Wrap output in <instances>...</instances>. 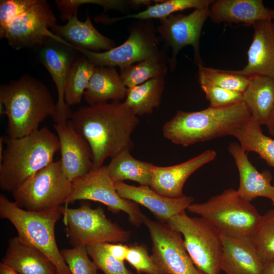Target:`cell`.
Instances as JSON below:
<instances>
[{
  "label": "cell",
  "mask_w": 274,
  "mask_h": 274,
  "mask_svg": "<svg viewBox=\"0 0 274 274\" xmlns=\"http://www.w3.org/2000/svg\"><path fill=\"white\" fill-rule=\"evenodd\" d=\"M80 200L100 202L113 213L124 212L128 215L129 222L136 227L143 223L145 215L138 204L119 196L107 165L93 168L85 176L72 182L66 204Z\"/></svg>",
  "instance_id": "11"
},
{
  "label": "cell",
  "mask_w": 274,
  "mask_h": 274,
  "mask_svg": "<svg viewBox=\"0 0 274 274\" xmlns=\"http://www.w3.org/2000/svg\"><path fill=\"white\" fill-rule=\"evenodd\" d=\"M252 43L247 52L248 62L235 73L252 77L256 76L274 77V23L262 20L253 25Z\"/></svg>",
  "instance_id": "19"
},
{
  "label": "cell",
  "mask_w": 274,
  "mask_h": 274,
  "mask_svg": "<svg viewBox=\"0 0 274 274\" xmlns=\"http://www.w3.org/2000/svg\"><path fill=\"white\" fill-rule=\"evenodd\" d=\"M127 88L115 67L95 66L84 97L89 105L120 101L125 98Z\"/></svg>",
  "instance_id": "26"
},
{
  "label": "cell",
  "mask_w": 274,
  "mask_h": 274,
  "mask_svg": "<svg viewBox=\"0 0 274 274\" xmlns=\"http://www.w3.org/2000/svg\"><path fill=\"white\" fill-rule=\"evenodd\" d=\"M262 274H274V261L265 264Z\"/></svg>",
  "instance_id": "43"
},
{
  "label": "cell",
  "mask_w": 274,
  "mask_h": 274,
  "mask_svg": "<svg viewBox=\"0 0 274 274\" xmlns=\"http://www.w3.org/2000/svg\"><path fill=\"white\" fill-rule=\"evenodd\" d=\"M2 262L19 274H58L55 265L44 253L17 236L10 238Z\"/></svg>",
  "instance_id": "23"
},
{
  "label": "cell",
  "mask_w": 274,
  "mask_h": 274,
  "mask_svg": "<svg viewBox=\"0 0 274 274\" xmlns=\"http://www.w3.org/2000/svg\"><path fill=\"white\" fill-rule=\"evenodd\" d=\"M221 270L225 274H262L265 264L249 237L233 238L223 233Z\"/></svg>",
  "instance_id": "22"
},
{
  "label": "cell",
  "mask_w": 274,
  "mask_h": 274,
  "mask_svg": "<svg viewBox=\"0 0 274 274\" xmlns=\"http://www.w3.org/2000/svg\"><path fill=\"white\" fill-rule=\"evenodd\" d=\"M166 223L183 236L187 251L204 274H219L223 258V233L202 217H190L183 212Z\"/></svg>",
  "instance_id": "7"
},
{
  "label": "cell",
  "mask_w": 274,
  "mask_h": 274,
  "mask_svg": "<svg viewBox=\"0 0 274 274\" xmlns=\"http://www.w3.org/2000/svg\"><path fill=\"white\" fill-rule=\"evenodd\" d=\"M60 253L72 274H98V269L89 259L86 246L63 249Z\"/></svg>",
  "instance_id": "36"
},
{
  "label": "cell",
  "mask_w": 274,
  "mask_h": 274,
  "mask_svg": "<svg viewBox=\"0 0 274 274\" xmlns=\"http://www.w3.org/2000/svg\"><path fill=\"white\" fill-rule=\"evenodd\" d=\"M89 256L98 269L105 274H134L128 270L123 262L111 255L103 244H94L86 246Z\"/></svg>",
  "instance_id": "35"
},
{
  "label": "cell",
  "mask_w": 274,
  "mask_h": 274,
  "mask_svg": "<svg viewBox=\"0 0 274 274\" xmlns=\"http://www.w3.org/2000/svg\"><path fill=\"white\" fill-rule=\"evenodd\" d=\"M61 216L60 207L41 212L29 211L0 194V217L13 225L17 236L44 253L55 265L58 274H72L55 236V224Z\"/></svg>",
  "instance_id": "5"
},
{
  "label": "cell",
  "mask_w": 274,
  "mask_h": 274,
  "mask_svg": "<svg viewBox=\"0 0 274 274\" xmlns=\"http://www.w3.org/2000/svg\"><path fill=\"white\" fill-rule=\"evenodd\" d=\"M164 88L165 81L163 78L151 79L127 88L123 104L136 116L150 114L159 107Z\"/></svg>",
  "instance_id": "28"
},
{
  "label": "cell",
  "mask_w": 274,
  "mask_h": 274,
  "mask_svg": "<svg viewBox=\"0 0 274 274\" xmlns=\"http://www.w3.org/2000/svg\"><path fill=\"white\" fill-rule=\"evenodd\" d=\"M106 250L119 261L124 262L129 247L122 243H104Z\"/></svg>",
  "instance_id": "41"
},
{
  "label": "cell",
  "mask_w": 274,
  "mask_h": 274,
  "mask_svg": "<svg viewBox=\"0 0 274 274\" xmlns=\"http://www.w3.org/2000/svg\"><path fill=\"white\" fill-rule=\"evenodd\" d=\"M209 17V8L195 9L188 15L173 14L160 20L157 31L172 49L169 67H176L177 56L183 47L191 45L194 49L197 65L202 64L199 52V40L203 25Z\"/></svg>",
  "instance_id": "14"
},
{
  "label": "cell",
  "mask_w": 274,
  "mask_h": 274,
  "mask_svg": "<svg viewBox=\"0 0 274 274\" xmlns=\"http://www.w3.org/2000/svg\"><path fill=\"white\" fill-rule=\"evenodd\" d=\"M261 125L252 117L235 129L232 136L246 152H253L274 168V139L264 134Z\"/></svg>",
  "instance_id": "29"
},
{
  "label": "cell",
  "mask_w": 274,
  "mask_h": 274,
  "mask_svg": "<svg viewBox=\"0 0 274 274\" xmlns=\"http://www.w3.org/2000/svg\"><path fill=\"white\" fill-rule=\"evenodd\" d=\"M125 261L136 271L146 274H161L158 268L143 245H135L129 247Z\"/></svg>",
  "instance_id": "39"
},
{
  "label": "cell",
  "mask_w": 274,
  "mask_h": 274,
  "mask_svg": "<svg viewBox=\"0 0 274 274\" xmlns=\"http://www.w3.org/2000/svg\"><path fill=\"white\" fill-rule=\"evenodd\" d=\"M197 66L200 86H215L243 93L250 80V77L235 73L233 71L217 70L203 64Z\"/></svg>",
  "instance_id": "33"
},
{
  "label": "cell",
  "mask_w": 274,
  "mask_h": 274,
  "mask_svg": "<svg viewBox=\"0 0 274 274\" xmlns=\"http://www.w3.org/2000/svg\"><path fill=\"white\" fill-rule=\"evenodd\" d=\"M215 23H242L253 26L256 22L274 20V10L261 0H217L209 7V17Z\"/></svg>",
  "instance_id": "21"
},
{
  "label": "cell",
  "mask_w": 274,
  "mask_h": 274,
  "mask_svg": "<svg viewBox=\"0 0 274 274\" xmlns=\"http://www.w3.org/2000/svg\"><path fill=\"white\" fill-rule=\"evenodd\" d=\"M71 182L65 175L60 160L37 172L13 191L15 203L31 212L57 208L67 202Z\"/></svg>",
  "instance_id": "8"
},
{
  "label": "cell",
  "mask_w": 274,
  "mask_h": 274,
  "mask_svg": "<svg viewBox=\"0 0 274 274\" xmlns=\"http://www.w3.org/2000/svg\"><path fill=\"white\" fill-rule=\"evenodd\" d=\"M154 165L134 158L129 150H124L111 158L107 165L111 178L114 182L131 180L140 185H150Z\"/></svg>",
  "instance_id": "27"
},
{
  "label": "cell",
  "mask_w": 274,
  "mask_h": 274,
  "mask_svg": "<svg viewBox=\"0 0 274 274\" xmlns=\"http://www.w3.org/2000/svg\"><path fill=\"white\" fill-rule=\"evenodd\" d=\"M250 239L265 264L274 261V209L268 211Z\"/></svg>",
  "instance_id": "34"
},
{
  "label": "cell",
  "mask_w": 274,
  "mask_h": 274,
  "mask_svg": "<svg viewBox=\"0 0 274 274\" xmlns=\"http://www.w3.org/2000/svg\"><path fill=\"white\" fill-rule=\"evenodd\" d=\"M95 68L84 55L76 57L70 70L64 91V100L68 106L81 102Z\"/></svg>",
  "instance_id": "31"
},
{
  "label": "cell",
  "mask_w": 274,
  "mask_h": 274,
  "mask_svg": "<svg viewBox=\"0 0 274 274\" xmlns=\"http://www.w3.org/2000/svg\"><path fill=\"white\" fill-rule=\"evenodd\" d=\"M56 7L61 12L60 17L63 20H67L69 18L77 13L78 8L83 4H93L102 6L106 10L122 9L127 6H132V1L113 0H56Z\"/></svg>",
  "instance_id": "37"
},
{
  "label": "cell",
  "mask_w": 274,
  "mask_h": 274,
  "mask_svg": "<svg viewBox=\"0 0 274 274\" xmlns=\"http://www.w3.org/2000/svg\"><path fill=\"white\" fill-rule=\"evenodd\" d=\"M115 184L121 197L146 207L164 223L173 216L185 212L193 201V197L185 195L176 198L163 196L149 186H135L124 182H115Z\"/></svg>",
  "instance_id": "18"
},
{
  "label": "cell",
  "mask_w": 274,
  "mask_h": 274,
  "mask_svg": "<svg viewBox=\"0 0 274 274\" xmlns=\"http://www.w3.org/2000/svg\"><path fill=\"white\" fill-rule=\"evenodd\" d=\"M273 78H274V77H273Z\"/></svg>",
  "instance_id": "46"
},
{
  "label": "cell",
  "mask_w": 274,
  "mask_h": 274,
  "mask_svg": "<svg viewBox=\"0 0 274 274\" xmlns=\"http://www.w3.org/2000/svg\"><path fill=\"white\" fill-rule=\"evenodd\" d=\"M5 144L0 160V187L12 193L52 163L59 150L57 135L46 126L23 137H5Z\"/></svg>",
  "instance_id": "3"
},
{
  "label": "cell",
  "mask_w": 274,
  "mask_h": 274,
  "mask_svg": "<svg viewBox=\"0 0 274 274\" xmlns=\"http://www.w3.org/2000/svg\"><path fill=\"white\" fill-rule=\"evenodd\" d=\"M243 101L257 122L266 125L274 112V78L256 76L250 77L243 93Z\"/></svg>",
  "instance_id": "25"
},
{
  "label": "cell",
  "mask_w": 274,
  "mask_h": 274,
  "mask_svg": "<svg viewBox=\"0 0 274 274\" xmlns=\"http://www.w3.org/2000/svg\"><path fill=\"white\" fill-rule=\"evenodd\" d=\"M187 210L202 217L224 234L233 238L250 237L262 215L236 190L229 188L201 203H192Z\"/></svg>",
  "instance_id": "6"
},
{
  "label": "cell",
  "mask_w": 274,
  "mask_h": 274,
  "mask_svg": "<svg viewBox=\"0 0 274 274\" xmlns=\"http://www.w3.org/2000/svg\"><path fill=\"white\" fill-rule=\"evenodd\" d=\"M0 274H19L11 266L1 262L0 263Z\"/></svg>",
  "instance_id": "42"
},
{
  "label": "cell",
  "mask_w": 274,
  "mask_h": 274,
  "mask_svg": "<svg viewBox=\"0 0 274 274\" xmlns=\"http://www.w3.org/2000/svg\"><path fill=\"white\" fill-rule=\"evenodd\" d=\"M228 150L238 172L239 184L236 190L238 194L250 202L258 197L271 199L274 196V184L271 183L272 176L270 172L267 170L259 172L239 144L231 143Z\"/></svg>",
  "instance_id": "20"
},
{
  "label": "cell",
  "mask_w": 274,
  "mask_h": 274,
  "mask_svg": "<svg viewBox=\"0 0 274 274\" xmlns=\"http://www.w3.org/2000/svg\"><path fill=\"white\" fill-rule=\"evenodd\" d=\"M266 127L268 130L269 133L272 135L274 136V112L270 118V119L266 125Z\"/></svg>",
  "instance_id": "44"
},
{
  "label": "cell",
  "mask_w": 274,
  "mask_h": 274,
  "mask_svg": "<svg viewBox=\"0 0 274 274\" xmlns=\"http://www.w3.org/2000/svg\"><path fill=\"white\" fill-rule=\"evenodd\" d=\"M68 122L86 141L93 168L101 166L124 150L131 151V136L140 119L120 101L82 107L73 112Z\"/></svg>",
  "instance_id": "1"
},
{
  "label": "cell",
  "mask_w": 274,
  "mask_h": 274,
  "mask_svg": "<svg viewBox=\"0 0 274 274\" xmlns=\"http://www.w3.org/2000/svg\"><path fill=\"white\" fill-rule=\"evenodd\" d=\"M59 143L62 169L72 182L93 168L92 153L86 141L67 121L54 124Z\"/></svg>",
  "instance_id": "16"
},
{
  "label": "cell",
  "mask_w": 274,
  "mask_h": 274,
  "mask_svg": "<svg viewBox=\"0 0 274 274\" xmlns=\"http://www.w3.org/2000/svg\"><path fill=\"white\" fill-rule=\"evenodd\" d=\"M152 241L151 255L161 274H204L194 264L180 232L144 216Z\"/></svg>",
  "instance_id": "13"
},
{
  "label": "cell",
  "mask_w": 274,
  "mask_h": 274,
  "mask_svg": "<svg viewBox=\"0 0 274 274\" xmlns=\"http://www.w3.org/2000/svg\"><path fill=\"white\" fill-rule=\"evenodd\" d=\"M217 156L213 150H207L182 163L168 166L154 165L150 187L158 194L169 198H180L188 178Z\"/></svg>",
  "instance_id": "17"
},
{
  "label": "cell",
  "mask_w": 274,
  "mask_h": 274,
  "mask_svg": "<svg viewBox=\"0 0 274 274\" xmlns=\"http://www.w3.org/2000/svg\"><path fill=\"white\" fill-rule=\"evenodd\" d=\"M153 24L139 20L131 26L127 39L121 45L103 52L73 47L95 66L120 68L142 61L162 52L159 48Z\"/></svg>",
  "instance_id": "10"
},
{
  "label": "cell",
  "mask_w": 274,
  "mask_h": 274,
  "mask_svg": "<svg viewBox=\"0 0 274 274\" xmlns=\"http://www.w3.org/2000/svg\"><path fill=\"white\" fill-rule=\"evenodd\" d=\"M39 0H1L0 27H4L35 5Z\"/></svg>",
  "instance_id": "40"
},
{
  "label": "cell",
  "mask_w": 274,
  "mask_h": 274,
  "mask_svg": "<svg viewBox=\"0 0 274 274\" xmlns=\"http://www.w3.org/2000/svg\"><path fill=\"white\" fill-rule=\"evenodd\" d=\"M39 57L48 70L56 86L57 100L52 117L55 124H65L73 112L65 102L64 91L71 67L77 56L69 43H63L52 39L40 47Z\"/></svg>",
  "instance_id": "15"
},
{
  "label": "cell",
  "mask_w": 274,
  "mask_h": 274,
  "mask_svg": "<svg viewBox=\"0 0 274 274\" xmlns=\"http://www.w3.org/2000/svg\"><path fill=\"white\" fill-rule=\"evenodd\" d=\"M270 200H271L272 204L274 205V196Z\"/></svg>",
  "instance_id": "45"
},
{
  "label": "cell",
  "mask_w": 274,
  "mask_h": 274,
  "mask_svg": "<svg viewBox=\"0 0 274 274\" xmlns=\"http://www.w3.org/2000/svg\"><path fill=\"white\" fill-rule=\"evenodd\" d=\"M52 30L76 47L99 52L109 50L115 47V43L112 39L105 36L95 28L88 14L86 20L81 21L76 13L68 19L65 24H57Z\"/></svg>",
  "instance_id": "24"
},
{
  "label": "cell",
  "mask_w": 274,
  "mask_h": 274,
  "mask_svg": "<svg viewBox=\"0 0 274 274\" xmlns=\"http://www.w3.org/2000/svg\"><path fill=\"white\" fill-rule=\"evenodd\" d=\"M60 210L67 236L73 247L123 243L129 239L130 232L109 219L100 207L92 209L82 204L73 209L61 206Z\"/></svg>",
  "instance_id": "9"
},
{
  "label": "cell",
  "mask_w": 274,
  "mask_h": 274,
  "mask_svg": "<svg viewBox=\"0 0 274 274\" xmlns=\"http://www.w3.org/2000/svg\"><path fill=\"white\" fill-rule=\"evenodd\" d=\"M169 59L162 52L136 63L120 68V77L127 88L155 79H164Z\"/></svg>",
  "instance_id": "30"
},
{
  "label": "cell",
  "mask_w": 274,
  "mask_h": 274,
  "mask_svg": "<svg viewBox=\"0 0 274 274\" xmlns=\"http://www.w3.org/2000/svg\"><path fill=\"white\" fill-rule=\"evenodd\" d=\"M251 118L243 101L224 108L209 107L194 112L178 111L162 128L164 137L187 147L197 143L231 135Z\"/></svg>",
  "instance_id": "4"
},
{
  "label": "cell",
  "mask_w": 274,
  "mask_h": 274,
  "mask_svg": "<svg viewBox=\"0 0 274 274\" xmlns=\"http://www.w3.org/2000/svg\"><path fill=\"white\" fill-rule=\"evenodd\" d=\"M56 18L49 3L38 2L7 25L0 27V38L5 39L15 50L40 48L50 39L66 43L51 30L56 25Z\"/></svg>",
  "instance_id": "12"
},
{
  "label": "cell",
  "mask_w": 274,
  "mask_h": 274,
  "mask_svg": "<svg viewBox=\"0 0 274 274\" xmlns=\"http://www.w3.org/2000/svg\"><path fill=\"white\" fill-rule=\"evenodd\" d=\"M155 4L147 6V9L133 14L122 17L113 18L115 21L126 19H135L139 20L152 19H163L174 14L188 9H201L209 8L214 1L212 0H167L156 1Z\"/></svg>",
  "instance_id": "32"
},
{
  "label": "cell",
  "mask_w": 274,
  "mask_h": 274,
  "mask_svg": "<svg viewBox=\"0 0 274 274\" xmlns=\"http://www.w3.org/2000/svg\"><path fill=\"white\" fill-rule=\"evenodd\" d=\"M3 114L8 118V136L19 138L38 130L40 124L52 116L55 103L47 87L28 75L0 86Z\"/></svg>",
  "instance_id": "2"
},
{
  "label": "cell",
  "mask_w": 274,
  "mask_h": 274,
  "mask_svg": "<svg viewBox=\"0 0 274 274\" xmlns=\"http://www.w3.org/2000/svg\"><path fill=\"white\" fill-rule=\"evenodd\" d=\"M210 107L224 108L243 101V93L211 85H201Z\"/></svg>",
  "instance_id": "38"
}]
</instances>
